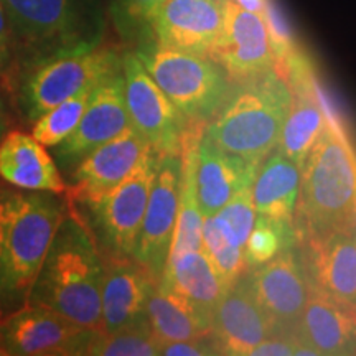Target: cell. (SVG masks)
<instances>
[{"mask_svg":"<svg viewBox=\"0 0 356 356\" xmlns=\"http://www.w3.org/2000/svg\"><path fill=\"white\" fill-rule=\"evenodd\" d=\"M234 2L256 13H262V10H264V0H234Z\"/></svg>","mask_w":356,"mask_h":356,"instance_id":"36","label":"cell"},{"mask_svg":"<svg viewBox=\"0 0 356 356\" xmlns=\"http://www.w3.org/2000/svg\"><path fill=\"white\" fill-rule=\"evenodd\" d=\"M159 340L154 337L149 320L136 327L104 333L97 330L86 355L95 356H157Z\"/></svg>","mask_w":356,"mask_h":356,"instance_id":"28","label":"cell"},{"mask_svg":"<svg viewBox=\"0 0 356 356\" xmlns=\"http://www.w3.org/2000/svg\"><path fill=\"white\" fill-rule=\"evenodd\" d=\"M162 282L211 317L225 292V284L204 249L168 257Z\"/></svg>","mask_w":356,"mask_h":356,"instance_id":"26","label":"cell"},{"mask_svg":"<svg viewBox=\"0 0 356 356\" xmlns=\"http://www.w3.org/2000/svg\"><path fill=\"white\" fill-rule=\"evenodd\" d=\"M104 257L83 218L68 211L58 226L25 305L42 307L101 330Z\"/></svg>","mask_w":356,"mask_h":356,"instance_id":"1","label":"cell"},{"mask_svg":"<svg viewBox=\"0 0 356 356\" xmlns=\"http://www.w3.org/2000/svg\"><path fill=\"white\" fill-rule=\"evenodd\" d=\"M297 248L310 287L356 309V222Z\"/></svg>","mask_w":356,"mask_h":356,"instance_id":"15","label":"cell"},{"mask_svg":"<svg viewBox=\"0 0 356 356\" xmlns=\"http://www.w3.org/2000/svg\"><path fill=\"white\" fill-rule=\"evenodd\" d=\"M299 170L296 246L356 222V154L343 127L327 124Z\"/></svg>","mask_w":356,"mask_h":356,"instance_id":"3","label":"cell"},{"mask_svg":"<svg viewBox=\"0 0 356 356\" xmlns=\"http://www.w3.org/2000/svg\"><path fill=\"white\" fill-rule=\"evenodd\" d=\"M0 318H2V314H0Z\"/></svg>","mask_w":356,"mask_h":356,"instance_id":"39","label":"cell"},{"mask_svg":"<svg viewBox=\"0 0 356 356\" xmlns=\"http://www.w3.org/2000/svg\"><path fill=\"white\" fill-rule=\"evenodd\" d=\"M122 74L131 126L155 154H180L188 122L154 81L136 51L122 55Z\"/></svg>","mask_w":356,"mask_h":356,"instance_id":"9","label":"cell"},{"mask_svg":"<svg viewBox=\"0 0 356 356\" xmlns=\"http://www.w3.org/2000/svg\"><path fill=\"white\" fill-rule=\"evenodd\" d=\"M252 296L275 332H293L310 296L299 248L280 251L264 264L246 270ZM296 333V332H293Z\"/></svg>","mask_w":356,"mask_h":356,"instance_id":"12","label":"cell"},{"mask_svg":"<svg viewBox=\"0 0 356 356\" xmlns=\"http://www.w3.org/2000/svg\"><path fill=\"white\" fill-rule=\"evenodd\" d=\"M122 68L118 51L97 44L95 48L61 53L24 70L19 84V104L29 121L74 96L91 84L101 83Z\"/></svg>","mask_w":356,"mask_h":356,"instance_id":"8","label":"cell"},{"mask_svg":"<svg viewBox=\"0 0 356 356\" xmlns=\"http://www.w3.org/2000/svg\"><path fill=\"white\" fill-rule=\"evenodd\" d=\"M203 249L215 266L220 277L228 287L236 279L248 270L246 257H244V248L233 246L228 239L222 236L220 228L216 226L213 216H207L203 222Z\"/></svg>","mask_w":356,"mask_h":356,"instance_id":"30","label":"cell"},{"mask_svg":"<svg viewBox=\"0 0 356 356\" xmlns=\"http://www.w3.org/2000/svg\"><path fill=\"white\" fill-rule=\"evenodd\" d=\"M273 333V323L256 302L244 273L225 289L211 314V335L220 353L248 356Z\"/></svg>","mask_w":356,"mask_h":356,"instance_id":"18","label":"cell"},{"mask_svg":"<svg viewBox=\"0 0 356 356\" xmlns=\"http://www.w3.org/2000/svg\"><path fill=\"white\" fill-rule=\"evenodd\" d=\"M17 63L29 68L61 53L101 44L102 22L91 0H0Z\"/></svg>","mask_w":356,"mask_h":356,"instance_id":"5","label":"cell"},{"mask_svg":"<svg viewBox=\"0 0 356 356\" xmlns=\"http://www.w3.org/2000/svg\"><path fill=\"white\" fill-rule=\"evenodd\" d=\"M147 320L159 341L193 340L211 335V317L159 280L147 304Z\"/></svg>","mask_w":356,"mask_h":356,"instance_id":"25","label":"cell"},{"mask_svg":"<svg viewBox=\"0 0 356 356\" xmlns=\"http://www.w3.org/2000/svg\"><path fill=\"white\" fill-rule=\"evenodd\" d=\"M0 178L19 190L65 193L60 167L32 134L13 131L0 140Z\"/></svg>","mask_w":356,"mask_h":356,"instance_id":"22","label":"cell"},{"mask_svg":"<svg viewBox=\"0 0 356 356\" xmlns=\"http://www.w3.org/2000/svg\"><path fill=\"white\" fill-rule=\"evenodd\" d=\"M292 246H296V234L292 226L277 225L262 216H256L254 226L244 244L248 269L264 264L280 251Z\"/></svg>","mask_w":356,"mask_h":356,"instance_id":"29","label":"cell"},{"mask_svg":"<svg viewBox=\"0 0 356 356\" xmlns=\"http://www.w3.org/2000/svg\"><path fill=\"white\" fill-rule=\"evenodd\" d=\"M0 356H7V351L3 350V346H2V343H0Z\"/></svg>","mask_w":356,"mask_h":356,"instance_id":"38","label":"cell"},{"mask_svg":"<svg viewBox=\"0 0 356 356\" xmlns=\"http://www.w3.org/2000/svg\"><path fill=\"white\" fill-rule=\"evenodd\" d=\"M131 127L126 97H124L122 68L97 84L81 121L55 149V162L65 172H71L89 152L114 139Z\"/></svg>","mask_w":356,"mask_h":356,"instance_id":"13","label":"cell"},{"mask_svg":"<svg viewBox=\"0 0 356 356\" xmlns=\"http://www.w3.org/2000/svg\"><path fill=\"white\" fill-rule=\"evenodd\" d=\"M299 185V167L274 149L261 162L251 186L257 216L292 226Z\"/></svg>","mask_w":356,"mask_h":356,"instance_id":"23","label":"cell"},{"mask_svg":"<svg viewBox=\"0 0 356 356\" xmlns=\"http://www.w3.org/2000/svg\"><path fill=\"white\" fill-rule=\"evenodd\" d=\"M293 332L315 356L356 355V309L312 287Z\"/></svg>","mask_w":356,"mask_h":356,"instance_id":"20","label":"cell"},{"mask_svg":"<svg viewBox=\"0 0 356 356\" xmlns=\"http://www.w3.org/2000/svg\"><path fill=\"white\" fill-rule=\"evenodd\" d=\"M159 353L163 356H211L221 355L213 335L193 340L159 341Z\"/></svg>","mask_w":356,"mask_h":356,"instance_id":"34","label":"cell"},{"mask_svg":"<svg viewBox=\"0 0 356 356\" xmlns=\"http://www.w3.org/2000/svg\"><path fill=\"white\" fill-rule=\"evenodd\" d=\"M15 48H13V38L10 26H8L6 12L0 3V78L8 79L12 76V71L15 70Z\"/></svg>","mask_w":356,"mask_h":356,"instance_id":"35","label":"cell"},{"mask_svg":"<svg viewBox=\"0 0 356 356\" xmlns=\"http://www.w3.org/2000/svg\"><path fill=\"white\" fill-rule=\"evenodd\" d=\"M157 165L159 154L149 150L121 184L95 197L73 200L83 208L84 215H78L86 222L102 256L132 257Z\"/></svg>","mask_w":356,"mask_h":356,"instance_id":"7","label":"cell"},{"mask_svg":"<svg viewBox=\"0 0 356 356\" xmlns=\"http://www.w3.org/2000/svg\"><path fill=\"white\" fill-rule=\"evenodd\" d=\"M102 257L101 332L113 333L147 322V304L159 279L134 257Z\"/></svg>","mask_w":356,"mask_h":356,"instance_id":"17","label":"cell"},{"mask_svg":"<svg viewBox=\"0 0 356 356\" xmlns=\"http://www.w3.org/2000/svg\"><path fill=\"white\" fill-rule=\"evenodd\" d=\"M208 56L225 70L229 81L273 70L274 56L261 13L226 0L222 29Z\"/></svg>","mask_w":356,"mask_h":356,"instance_id":"14","label":"cell"},{"mask_svg":"<svg viewBox=\"0 0 356 356\" xmlns=\"http://www.w3.org/2000/svg\"><path fill=\"white\" fill-rule=\"evenodd\" d=\"M70 207L50 191L0 190V314L22 309Z\"/></svg>","mask_w":356,"mask_h":356,"instance_id":"2","label":"cell"},{"mask_svg":"<svg viewBox=\"0 0 356 356\" xmlns=\"http://www.w3.org/2000/svg\"><path fill=\"white\" fill-rule=\"evenodd\" d=\"M226 0H163L149 37L163 47L208 56L225 22Z\"/></svg>","mask_w":356,"mask_h":356,"instance_id":"16","label":"cell"},{"mask_svg":"<svg viewBox=\"0 0 356 356\" xmlns=\"http://www.w3.org/2000/svg\"><path fill=\"white\" fill-rule=\"evenodd\" d=\"M259 162L222 152L202 137L197 152V193L202 215L213 216L238 191L252 186Z\"/></svg>","mask_w":356,"mask_h":356,"instance_id":"21","label":"cell"},{"mask_svg":"<svg viewBox=\"0 0 356 356\" xmlns=\"http://www.w3.org/2000/svg\"><path fill=\"white\" fill-rule=\"evenodd\" d=\"M261 15L264 19L267 35H269L270 50H273L274 56V68H279L287 60V56L292 55L300 44L297 43L291 25H289L287 19L274 0H264V10H262Z\"/></svg>","mask_w":356,"mask_h":356,"instance_id":"33","label":"cell"},{"mask_svg":"<svg viewBox=\"0 0 356 356\" xmlns=\"http://www.w3.org/2000/svg\"><path fill=\"white\" fill-rule=\"evenodd\" d=\"M256 216L254 200H252V191L249 186V188L238 191L225 207L213 215V220H215L222 236L233 246L244 248L249 233L256 222Z\"/></svg>","mask_w":356,"mask_h":356,"instance_id":"31","label":"cell"},{"mask_svg":"<svg viewBox=\"0 0 356 356\" xmlns=\"http://www.w3.org/2000/svg\"><path fill=\"white\" fill-rule=\"evenodd\" d=\"M147 142L132 126L89 152L71 170V185L66 188L73 200L104 193L134 170L145 152Z\"/></svg>","mask_w":356,"mask_h":356,"instance_id":"19","label":"cell"},{"mask_svg":"<svg viewBox=\"0 0 356 356\" xmlns=\"http://www.w3.org/2000/svg\"><path fill=\"white\" fill-rule=\"evenodd\" d=\"M163 0H113L111 19L119 35L132 42L149 37L150 24Z\"/></svg>","mask_w":356,"mask_h":356,"instance_id":"32","label":"cell"},{"mask_svg":"<svg viewBox=\"0 0 356 356\" xmlns=\"http://www.w3.org/2000/svg\"><path fill=\"white\" fill-rule=\"evenodd\" d=\"M180 185L181 155H159L157 172L132 254L134 259L149 269L159 280L162 279L170 254L180 202Z\"/></svg>","mask_w":356,"mask_h":356,"instance_id":"11","label":"cell"},{"mask_svg":"<svg viewBox=\"0 0 356 356\" xmlns=\"http://www.w3.org/2000/svg\"><path fill=\"white\" fill-rule=\"evenodd\" d=\"M317 78L291 88L292 108L275 149L300 168L302 163L327 126L318 96Z\"/></svg>","mask_w":356,"mask_h":356,"instance_id":"24","label":"cell"},{"mask_svg":"<svg viewBox=\"0 0 356 356\" xmlns=\"http://www.w3.org/2000/svg\"><path fill=\"white\" fill-rule=\"evenodd\" d=\"M97 330L56 312L24 305L0 318V343L7 356H76L88 353Z\"/></svg>","mask_w":356,"mask_h":356,"instance_id":"10","label":"cell"},{"mask_svg":"<svg viewBox=\"0 0 356 356\" xmlns=\"http://www.w3.org/2000/svg\"><path fill=\"white\" fill-rule=\"evenodd\" d=\"M136 53L186 122L207 126L231 84L225 70L210 56L163 47L152 38L139 42Z\"/></svg>","mask_w":356,"mask_h":356,"instance_id":"6","label":"cell"},{"mask_svg":"<svg viewBox=\"0 0 356 356\" xmlns=\"http://www.w3.org/2000/svg\"><path fill=\"white\" fill-rule=\"evenodd\" d=\"M99 84V83H97ZM97 84L86 86L74 96L60 102L33 122L32 136L44 147H56L76 129Z\"/></svg>","mask_w":356,"mask_h":356,"instance_id":"27","label":"cell"},{"mask_svg":"<svg viewBox=\"0 0 356 356\" xmlns=\"http://www.w3.org/2000/svg\"><path fill=\"white\" fill-rule=\"evenodd\" d=\"M292 108L289 84L273 70L231 81L215 115L204 126V139L239 157L262 162L277 145Z\"/></svg>","mask_w":356,"mask_h":356,"instance_id":"4","label":"cell"},{"mask_svg":"<svg viewBox=\"0 0 356 356\" xmlns=\"http://www.w3.org/2000/svg\"><path fill=\"white\" fill-rule=\"evenodd\" d=\"M7 124H8L7 111H6V106H3V101L0 99V140H2L3 136H6Z\"/></svg>","mask_w":356,"mask_h":356,"instance_id":"37","label":"cell"}]
</instances>
